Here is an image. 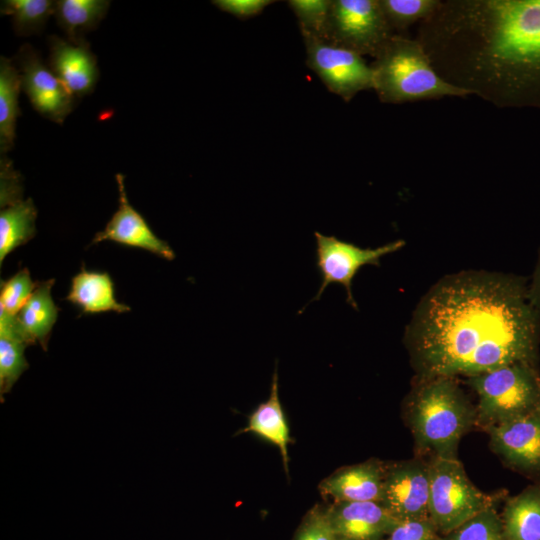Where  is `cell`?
I'll use <instances>...</instances> for the list:
<instances>
[{
  "mask_svg": "<svg viewBox=\"0 0 540 540\" xmlns=\"http://www.w3.org/2000/svg\"><path fill=\"white\" fill-rule=\"evenodd\" d=\"M55 9L51 0H4L0 11L11 17L17 35L28 36L40 32Z\"/></svg>",
  "mask_w": 540,
  "mask_h": 540,
  "instance_id": "cell-25",
  "label": "cell"
},
{
  "mask_svg": "<svg viewBox=\"0 0 540 540\" xmlns=\"http://www.w3.org/2000/svg\"><path fill=\"white\" fill-rule=\"evenodd\" d=\"M327 514L337 540H384L400 523L379 502H334Z\"/></svg>",
  "mask_w": 540,
  "mask_h": 540,
  "instance_id": "cell-14",
  "label": "cell"
},
{
  "mask_svg": "<svg viewBox=\"0 0 540 540\" xmlns=\"http://www.w3.org/2000/svg\"><path fill=\"white\" fill-rule=\"evenodd\" d=\"M22 88L19 69L12 60L1 56L0 60V151L5 154L13 148L15 128L21 114L18 97Z\"/></svg>",
  "mask_w": 540,
  "mask_h": 540,
  "instance_id": "cell-24",
  "label": "cell"
},
{
  "mask_svg": "<svg viewBox=\"0 0 540 540\" xmlns=\"http://www.w3.org/2000/svg\"><path fill=\"white\" fill-rule=\"evenodd\" d=\"M37 209L31 198L21 199L0 211V265L17 247L36 234Z\"/></svg>",
  "mask_w": 540,
  "mask_h": 540,
  "instance_id": "cell-22",
  "label": "cell"
},
{
  "mask_svg": "<svg viewBox=\"0 0 540 540\" xmlns=\"http://www.w3.org/2000/svg\"><path fill=\"white\" fill-rule=\"evenodd\" d=\"M437 529L429 517L400 522L384 540H435Z\"/></svg>",
  "mask_w": 540,
  "mask_h": 540,
  "instance_id": "cell-31",
  "label": "cell"
},
{
  "mask_svg": "<svg viewBox=\"0 0 540 540\" xmlns=\"http://www.w3.org/2000/svg\"><path fill=\"white\" fill-rule=\"evenodd\" d=\"M332 0H290L288 4L295 13L300 31L326 40L328 19Z\"/></svg>",
  "mask_w": 540,
  "mask_h": 540,
  "instance_id": "cell-28",
  "label": "cell"
},
{
  "mask_svg": "<svg viewBox=\"0 0 540 540\" xmlns=\"http://www.w3.org/2000/svg\"><path fill=\"white\" fill-rule=\"evenodd\" d=\"M394 35L379 0L332 1L326 41L375 58Z\"/></svg>",
  "mask_w": 540,
  "mask_h": 540,
  "instance_id": "cell-7",
  "label": "cell"
},
{
  "mask_svg": "<svg viewBox=\"0 0 540 540\" xmlns=\"http://www.w3.org/2000/svg\"><path fill=\"white\" fill-rule=\"evenodd\" d=\"M17 59L22 89L33 108L43 117L62 124L74 109L76 97L30 45L21 47Z\"/></svg>",
  "mask_w": 540,
  "mask_h": 540,
  "instance_id": "cell-11",
  "label": "cell"
},
{
  "mask_svg": "<svg viewBox=\"0 0 540 540\" xmlns=\"http://www.w3.org/2000/svg\"><path fill=\"white\" fill-rule=\"evenodd\" d=\"M429 460V518L439 535L446 534L481 511L497 506L503 492L488 494L469 479L456 458Z\"/></svg>",
  "mask_w": 540,
  "mask_h": 540,
  "instance_id": "cell-5",
  "label": "cell"
},
{
  "mask_svg": "<svg viewBox=\"0 0 540 540\" xmlns=\"http://www.w3.org/2000/svg\"><path fill=\"white\" fill-rule=\"evenodd\" d=\"M20 175L14 171L11 162L2 156L1 158V207L7 206L22 199Z\"/></svg>",
  "mask_w": 540,
  "mask_h": 540,
  "instance_id": "cell-32",
  "label": "cell"
},
{
  "mask_svg": "<svg viewBox=\"0 0 540 540\" xmlns=\"http://www.w3.org/2000/svg\"><path fill=\"white\" fill-rule=\"evenodd\" d=\"M292 540H337L327 507L313 506L302 518Z\"/></svg>",
  "mask_w": 540,
  "mask_h": 540,
  "instance_id": "cell-30",
  "label": "cell"
},
{
  "mask_svg": "<svg viewBox=\"0 0 540 540\" xmlns=\"http://www.w3.org/2000/svg\"><path fill=\"white\" fill-rule=\"evenodd\" d=\"M529 278L464 270L434 283L417 303L404 344L417 377H466L514 363L538 364L540 315Z\"/></svg>",
  "mask_w": 540,
  "mask_h": 540,
  "instance_id": "cell-1",
  "label": "cell"
},
{
  "mask_svg": "<svg viewBox=\"0 0 540 540\" xmlns=\"http://www.w3.org/2000/svg\"><path fill=\"white\" fill-rule=\"evenodd\" d=\"M403 416L418 456L456 458L462 437L477 427L476 406L456 377H414Z\"/></svg>",
  "mask_w": 540,
  "mask_h": 540,
  "instance_id": "cell-2",
  "label": "cell"
},
{
  "mask_svg": "<svg viewBox=\"0 0 540 540\" xmlns=\"http://www.w3.org/2000/svg\"><path fill=\"white\" fill-rule=\"evenodd\" d=\"M54 283V279L38 282L28 301L15 316L17 328L28 345L38 342L44 351L47 350L59 312L51 296Z\"/></svg>",
  "mask_w": 540,
  "mask_h": 540,
  "instance_id": "cell-18",
  "label": "cell"
},
{
  "mask_svg": "<svg viewBox=\"0 0 540 540\" xmlns=\"http://www.w3.org/2000/svg\"><path fill=\"white\" fill-rule=\"evenodd\" d=\"M109 6L106 0H59L54 15L67 40L78 43L85 40L86 32L98 26Z\"/></svg>",
  "mask_w": 540,
  "mask_h": 540,
  "instance_id": "cell-23",
  "label": "cell"
},
{
  "mask_svg": "<svg viewBox=\"0 0 540 540\" xmlns=\"http://www.w3.org/2000/svg\"><path fill=\"white\" fill-rule=\"evenodd\" d=\"M49 66L76 98L93 92L99 78L97 59L85 40L72 43L49 38Z\"/></svg>",
  "mask_w": 540,
  "mask_h": 540,
  "instance_id": "cell-15",
  "label": "cell"
},
{
  "mask_svg": "<svg viewBox=\"0 0 540 540\" xmlns=\"http://www.w3.org/2000/svg\"><path fill=\"white\" fill-rule=\"evenodd\" d=\"M252 432L278 447L284 470L288 474L289 428L279 399L278 373L275 368L268 399L250 414L248 424L238 433Z\"/></svg>",
  "mask_w": 540,
  "mask_h": 540,
  "instance_id": "cell-19",
  "label": "cell"
},
{
  "mask_svg": "<svg viewBox=\"0 0 540 540\" xmlns=\"http://www.w3.org/2000/svg\"><path fill=\"white\" fill-rule=\"evenodd\" d=\"M435 540H505L497 506L481 511Z\"/></svg>",
  "mask_w": 540,
  "mask_h": 540,
  "instance_id": "cell-26",
  "label": "cell"
},
{
  "mask_svg": "<svg viewBox=\"0 0 540 540\" xmlns=\"http://www.w3.org/2000/svg\"><path fill=\"white\" fill-rule=\"evenodd\" d=\"M124 178L120 173L115 175L119 191L118 209L104 229L95 234L90 245L110 240L125 246L145 249L168 261L174 260L173 249L154 234L143 216L129 203Z\"/></svg>",
  "mask_w": 540,
  "mask_h": 540,
  "instance_id": "cell-13",
  "label": "cell"
},
{
  "mask_svg": "<svg viewBox=\"0 0 540 540\" xmlns=\"http://www.w3.org/2000/svg\"><path fill=\"white\" fill-rule=\"evenodd\" d=\"M477 396V427L484 431L540 408L538 364L514 363L467 377Z\"/></svg>",
  "mask_w": 540,
  "mask_h": 540,
  "instance_id": "cell-4",
  "label": "cell"
},
{
  "mask_svg": "<svg viewBox=\"0 0 540 540\" xmlns=\"http://www.w3.org/2000/svg\"><path fill=\"white\" fill-rule=\"evenodd\" d=\"M66 299L80 308L82 314L108 311L124 313L131 310L116 299L114 283L109 273L88 271L84 265L73 276Z\"/></svg>",
  "mask_w": 540,
  "mask_h": 540,
  "instance_id": "cell-17",
  "label": "cell"
},
{
  "mask_svg": "<svg viewBox=\"0 0 540 540\" xmlns=\"http://www.w3.org/2000/svg\"><path fill=\"white\" fill-rule=\"evenodd\" d=\"M429 460L386 462L380 504L399 522L429 517Z\"/></svg>",
  "mask_w": 540,
  "mask_h": 540,
  "instance_id": "cell-10",
  "label": "cell"
},
{
  "mask_svg": "<svg viewBox=\"0 0 540 540\" xmlns=\"http://www.w3.org/2000/svg\"><path fill=\"white\" fill-rule=\"evenodd\" d=\"M29 346L19 332L15 316L0 312V399L9 393L22 373L29 368L25 348Z\"/></svg>",
  "mask_w": 540,
  "mask_h": 540,
  "instance_id": "cell-21",
  "label": "cell"
},
{
  "mask_svg": "<svg viewBox=\"0 0 540 540\" xmlns=\"http://www.w3.org/2000/svg\"><path fill=\"white\" fill-rule=\"evenodd\" d=\"M490 447L512 468L540 471V408L486 431Z\"/></svg>",
  "mask_w": 540,
  "mask_h": 540,
  "instance_id": "cell-12",
  "label": "cell"
},
{
  "mask_svg": "<svg viewBox=\"0 0 540 540\" xmlns=\"http://www.w3.org/2000/svg\"><path fill=\"white\" fill-rule=\"evenodd\" d=\"M528 299L540 315V247L537 251L533 273L528 281Z\"/></svg>",
  "mask_w": 540,
  "mask_h": 540,
  "instance_id": "cell-34",
  "label": "cell"
},
{
  "mask_svg": "<svg viewBox=\"0 0 540 540\" xmlns=\"http://www.w3.org/2000/svg\"><path fill=\"white\" fill-rule=\"evenodd\" d=\"M316 239V266L318 267L322 282L317 295L318 300L325 288L331 283H338L345 287L346 301L354 309L358 305L352 294V280L364 265H380V258L394 253L405 246L404 240H396L377 248H361L353 243L337 239L335 236H326L314 232Z\"/></svg>",
  "mask_w": 540,
  "mask_h": 540,
  "instance_id": "cell-9",
  "label": "cell"
},
{
  "mask_svg": "<svg viewBox=\"0 0 540 540\" xmlns=\"http://www.w3.org/2000/svg\"><path fill=\"white\" fill-rule=\"evenodd\" d=\"M306 47L307 65L326 87L345 101L358 92L374 87V72L354 51L301 31Z\"/></svg>",
  "mask_w": 540,
  "mask_h": 540,
  "instance_id": "cell-8",
  "label": "cell"
},
{
  "mask_svg": "<svg viewBox=\"0 0 540 540\" xmlns=\"http://www.w3.org/2000/svg\"><path fill=\"white\" fill-rule=\"evenodd\" d=\"M514 108L540 109V0H520L504 47Z\"/></svg>",
  "mask_w": 540,
  "mask_h": 540,
  "instance_id": "cell-6",
  "label": "cell"
},
{
  "mask_svg": "<svg viewBox=\"0 0 540 540\" xmlns=\"http://www.w3.org/2000/svg\"><path fill=\"white\" fill-rule=\"evenodd\" d=\"M392 30H403L418 20H425L438 8L437 0H379Z\"/></svg>",
  "mask_w": 540,
  "mask_h": 540,
  "instance_id": "cell-27",
  "label": "cell"
},
{
  "mask_svg": "<svg viewBox=\"0 0 540 540\" xmlns=\"http://www.w3.org/2000/svg\"><path fill=\"white\" fill-rule=\"evenodd\" d=\"M385 464L372 458L337 469L319 484L320 493L334 502H380Z\"/></svg>",
  "mask_w": 540,
  "mask_h": 540,
  "instance_id": "cell-16",
  "label": "cell"
},
{
  "mask_svg": "<svg viewBox=\"0 0 540 540\" xmlns=\"http://www.w3.org/2000/svg\"><path fill=\"white\" fill-rule=\"evenodd\" d=\"M500 519L505 540H540V486L509 497Z\"/></svg>",
  "mask_w": 540,
  "mask_h": 540,
  "instance_id": "cell-20",
  "label": "cell"
},
{
  "mask_svg": "<svg viewBox=\"0 0 540 540\" xmlns=\"http://www.w3.org/2000/svg\"><path fill=\"white\" fill-rule=\"evenodd\" d=\"M380 101L400 104L446 96H466L467 89L443 79L418 40L395 34L371 65Z\"/></svg>",
  "mask_w": 540,
  "mask_h": 540,
  "instance_id": "cell-3",
  "label": "cell"
},
{
  "mask_svg": "<svg viewBox=\"0 0 540 540\" xmlns=\"http://www.w3.org/2000/svg\"><path fill=\"white\" fill-rule=\"evenodd\" d=\"M272 0H214L212 4L237 18L246 19L260 14Z\"/></svg>",
  "mask_w": 540,
  "mask_h": 540,
  "instance_id": "cell-33",
  "label": "cell"
},
{
  "mask_svg": "<svg viewBox=\"0 0 540 540\" xmlns=\"http://www.w3.org/2000/svg\"><path fill=\"white\" fill-rule=\"evenodd\" d=\"M37 283L31 279L27 268L19 270L7 280H1L0 312L16 316L32 295Z\"/></svg>",
  "mask_w": 540,
  "mask_h": 540,
  "instance_id": "cell-29",
  "label": "cell"
}]
</instances>
